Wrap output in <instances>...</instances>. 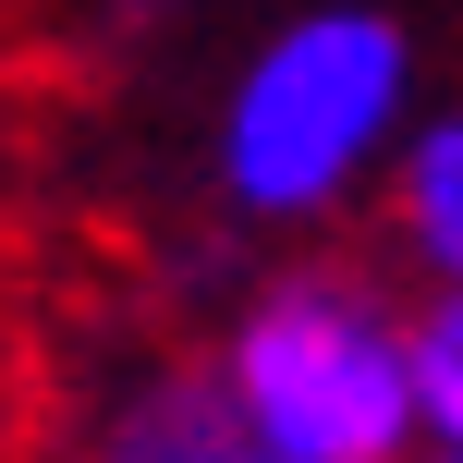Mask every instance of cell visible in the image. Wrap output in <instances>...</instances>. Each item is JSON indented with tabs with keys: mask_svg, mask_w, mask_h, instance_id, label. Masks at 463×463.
<instances>
[{
	"mask_svg": "<svg viewBox=\"0 0 463 463\" xmlns=\"http://www.w3.org/2000/svg\"><path fill=\"white\" fill-rule=\"evenodd\" d=\"M256 463H415L402 305L354 269H280L208 354Z\"/></svg>",
	"mask_w": 463,
	"mask_h": 463,
	"instance_id": "cell-2",
	"label": "cell"
},
{
	"mask_svg": "<svg viewBox=\"0 0 463 463\" xmlns=\"http://www.w3.org/2000/svg\"><path fill=\"white\" fill-rule=\"evenodd\" d=\"M402 122H415V37L378 0H317L256 37V61L220 98L208 159L244 220H329L391 171Z\"/></svg>",
	"mask_w": 463,
	"mask_h": 463,
	"instance_id": "cell-1",
	"label": "cell"
},
{
	"mask_svg": "<svg viewBox=\"0 0 463 463\" xmlns=\"http://www.w3.org/2000/svg\"><path fill=\"white\" fill-rule=\"evenodd\" d=\"M86 463H256V439H244V415H232L208 354H171V366H135L110 391Z\"/></svg>",
	"mask_w": 463,
	"mask_h": 463,
	"instance_id": "cell-3",
	"label": "cell"
},
{
	"mask_svg": "<svg viewBox=\"0 0 463 463\" xmlns=\"http://www.w3.org/2000/svg\"><path fill=\"white\" fill-rule=\"evenodd\" d=\"M402 391L415 451H463V280H427V305H402Z\"/></svg>",
	"mask_w": 463,
	"mask_h": 463,
	"instance_id": "cell-5",
	"label": "cell"
},
{
	"mask_svg": "<svg viewBox=\"0 0 463 463\" xmlns=\"http://www.w3.org/2000/svg\"><path fill=\"white\" fill-rule=\"evenodd\" d=\"M13 415H24V391H13V342H0V439H13Z\"/></svg>",
	"mask_w": 463,
	"mask_h": 463,
	"instance_id": "cell-6",
	"label": "cell"
},
{
	"mask_svg": "<svg viewBox=\"0 0 463 463\" xmlns=\"http://www.w3.org/2000/svg\"><path fill=\"white\" fill-rule=\"evenodd\" d=\"M415 463H463V451H415Z\"/></svg>",
	"mask_w": 463,
	"mask_h": 463,
	"instance_id": "cell-7",
	"label": "cell"
},
{
	"mask_svg": "<svg viewBox=\"0 0 463 463\" xmlns=\"http://www.w3.org/2000/svg\"><path fill=\"white\" fill-rule=\"evenodd\" d=\"M391 220H402V256H415L427 280H463V110L402 122V146H391Z\"/></svg>",
	"mask_w": 463,
	"mask_h": 463,
	"instance_id": "cell-4",
	"label": "cell"
}]
</instances>
